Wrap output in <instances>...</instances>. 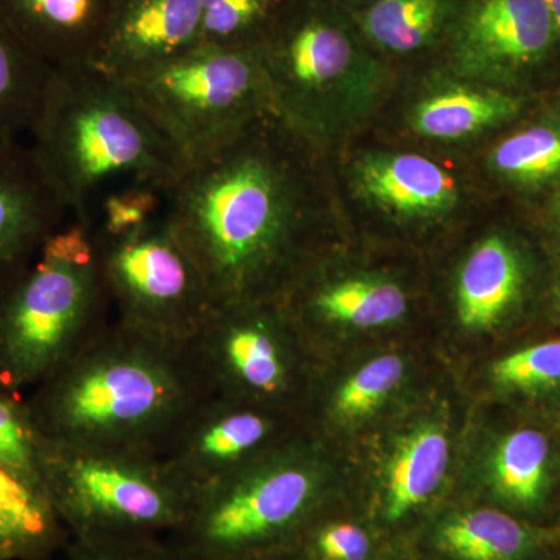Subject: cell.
I'll use <instances>...</instances> for the list:
<instances>
[{"mask_svg":"<svg viewBox=\"0 0 560 560\" xmlns=\"http://www.w3.org/2000/svg\"><path fill=\"white\" fill-rule=\"evenodd\" d=\"M260 119L187 165L167 191L164 219L200 268L215 307L259 302L301 228V183L289 158L259 131Z\"/></svg>","mask_w":560,"mask_h":560,"instance_id":"1","label":"cell"},{"mask_svg":"<svg viewBox=\"0 0 560 560\" xmlns=\"http://www.w3.org/2000/svg\"><path fill=\"white\" fill-rule=\"evenodd\" d=\"M202 397L186 348L117 320L43 382L28 410L44 440L160 453Z\"/></svg>","mask_w":560,"mask_h":560,"instance_id":"2","label":"cell"},{"mask_svg":"<svg viewBox=\"0 0 560 560\" xmlns=\"http://www.w3.org/2000/svg\"><path fill=\"white\" fill-rule=\"evenodd\" d=\"M32 150L75 220L92 224V202L117 183L167 194L186 162L130 86L92 65L51 68L31 130Z\"/></svg>","mask_w":560,"mask_h":560,"instance_id":"3","label":"cell"},{"mask_svg":"<svg viewBox=\"0 0 560 560\" xmlns=\"http://www.w3.org/2000/svg\"><path fill=\"white\" fill-rule=\"evenodd\" d=\"M108 300L92 224L75 220L51 234L0 291V386L49 378L102 329Z\"/></svg>","mask_w":560,"mask_h":560,"instance_id":"4","label":"cell"},{"mask_svg":"<svg viewBox=\"0 0 560 560\" xmlns=\"http://www.w3.org/2000/svg\"><path fill=\"white\" fill-rule=\"evenodd\" d=\"M125 83L186 167L275 113L256 51L201 44Z\"/></svg>","mask_w":560,"mask_h":560,"instance_id":"5","label":"cell"},{"mask_svg":"<svg viewBox=\"0 0 560 560\" xmlns=\"http://www.w3.org/2000/svg\"><path fill=\"white\" fill-rule=\"evenodd\" d=\"M40 478L55 511L83 533L179 525L191 497L160 455L44 440Z\"/></svg>","mask_w":560,"mask_h":560,"instance_id":"6","label":"cell"},{"mask_svg":"<svg viewBox=\"0 0 560 560\" xmlns=\"http://www.w3.org/2000/svg\"><path fill=\"white\" fill-rule=\"evenodd\" d=\"M95 242L119 323L186 348L215 304L200 268L164 217L131 234Z\"/></svg>","mask_w":560,"mask_h":560,"instance_id":"7","label":"cell"},{"mask_svg":"<svg viewBox=\"0 0 560 560\" xmlns=\"http://www.w3.org/2000/svg\"><path fill=\"white\" fill-rule=\"evenodd\" d=\"M298 451L272 452L248 469L191 497V534L208 555H228L270 539L304 517L320 475Z\"/></svg>","mask_w":560,"mask_h":560,"instance_id":"8","label":"cell"},{"mask_svg":"<svg viewBox=\"0 0 560 560\" xmlns=\"http://www.w3.org/2000/svg\"><path fill=\"white\" fill-rule=\"evenodd\" d=\"M259 302L213 308L186 346L205 396L267 407L293 388L289 345Z\"/></svg>","mask_w":560,"mask_h":560,"instance_id":"9","label":"cell"},{"mask_svg":"<svg viewBox=\"0 0 560 560\" xmlns=\"http://www.w3.org/2000/svg\"><path fill=\"white\" fill-rule=\"evenodd\" d=\"M278 423L260 405L205 396L158 455L194 497L271 455Z\"/></svg>","mask_w":560,"mask_h":560,"instance_id":"10","label":"cell"},{"mask_svg":"<svg viewBox=\"0 0 560 560\" xmlns=\"http://www.w3.org/2000/svg\"><path fill=\"white\" fill-rule=\"evenodd\" d=\"M201 44L200 0H117L90 65L128 81Z\"/></svg>","mask_w":560,"mask_h":560,"instance_id":"11","label":"cell"},{"mask_svg":"<svg viewBox=\"0 0 560 560\" xmlns=\"http://www.w3.org/2000/svg\"><path fill=\"white\" fill-rule=\"evenodd\" d=\"M70 212L32 147H0V291L31 267L33 257Z\"/></svg>","mask_w":560,"mask_h":560,"instance_id":"12","label":"cell"},{"mask_svg":"<svg viewBox=\"0 0 560 560\" xmlns=\"http://www.w3.org/2000/svg\"><path fill=\"white\" fill-rule=\"evenodd\" d=\"M555 21L547 0H475L458 33V58L470 70L525 65L548 49Z\"/></svg>","mask_w":560,"mask_h":560,"instance_id":"13","label":"cell"},{"mask_svg":"<svg viewBox=\"0 0 560 560\" xmlns=\"http://www.w3.org/2000/svg\"><path fill=\"white\" fill-rule=\"evenodd\" d=\"M117 0H0V13L51 68L90 65Z\"/></svg>","mask_w":560,"mask_h":560,"instance_id":"14","label":"cell"},{"mask_svg":"<svg viewBox=\"0 0 560 560\" xmlns=\"http://www.w3.org/2000/svg\"><path fill=\"white\" fill-rule=\"evenodd\" d=\"M355 180L368 200L407 219L441 215L458 201L455 179L419 154H371L357 164Z\"/></svg>","mask_w":560,"mask_h":560,"instance_id":"15","label":"cell"},{"mask_svg":"<svg viewBox=\"0 0 560 560\" xmlns=\"http://www.w3.org/2000/svg\"><path fill=\"white\" fill-rule=\"evenodd\" d=\"M523 265L517 250L500 237L482 241L464 264L458 282V315L464 327L488 330L521 300Z\"/></svg>","mask_w":560,"mask_h":560,"instance_id":"16","label":"cell"},{"mask_svg":"<svg viewBox=\"0 0 560 560\" xmlns=\"http://www.w3.org/2000/svg\"><path fill=\"white\" fill-rule=\"evenodd\" d=\"M555 477V444L539 427H521L504 434L493 448L489 480L501 500L536 510L547 500Z\"/></svg>","mask_w":560,"mask_h":560,"instance_id":"17","label":"cell"},{"mask_svg":"<svg viewBox=\"0 0 560 560\" xmlns=\"http://www.w3.org/2000/svg\"><path fill=\"white\" fill-rule=\"evenodd\" d=\"M448 455L447 434L436 423L420 425L400 441L388 467L385 514L389 521H399L436 492Z\"/></svg>","mask_w":560,"mask_h":560,"instance_id":"18","label":"cell"},{"mask_svg":"<svg viewBox=\"0 0 560 560\" xmlns=\"http://www.w3.org/2000/svg\"><path fill=\"white\" fill-rule=\"evenodd\" d=\"M50 72L0 13V147L31 130Z\"/></svg>","mask_w":560,"mask_h":560,"instance_id":"19","label":"cell"},{"mask_svg":"<svg viewBox=\"0 0 560 560\" xmlns=\"http://www.w3.org/2000/svg\"><path fill=\"white\" fill-rule=\"evenodd\" d=\"M511 95L475 88H451L420 102L412 128L431 139H460L510 119L517 113Z\"/></svg>","mask_w":560,"mask_h":560,"instance_id":"20","label":"cell"},{"mask_svg":"<svg viewBox=\"0 0 560 560\" xmlns=\"http://www.w3.org/2000/svg\"><path fill=\"white\" fill-rule=\"evenodd\" d=\"M540 536L510 514L495 510L466 512L442 526V550L459 560H522Z\"/></svg>","mask_w":560,"mask_h":560,"instance_id":"21","label":"cell"},{"mask_svg":"<svg viewBox=\"0 0 560 560\" xmlns=\"http://www.w3.org/2000/svg\"><path fill=\"white\" fill-rule=\"evenodd\" d=\"M305 312L315 318L345 326H386L407 312V298L396 283L377 279H346L308 293Z\"/></svg>","mask_w":560,"mask_h":560,"instance_id":"22","label":"cell"},{"mask_svg":"<svg viewBox=\"0 0 560 560\" xmlns=\"http://www.w3.org/2000/svg\"><path fill=\"white\" fill-rule=\"evenodd\" d=\"M54 511L43 486L0 464V559L46 539Z\"/></svg>","mask_w":560,"mask_h":560,"instance_id":"23","label":"cell"},{"mask_svg":"<svg viewBox=\"0 0 560 560\" xmlns=\"http://www.w3.org/2000/svg\"><path fill=\"white\" fill-rule=\"evenodd\" d=\"M200 5L202 44L256 51L290 0H200Z\"/></svg>","mask_w":560,"mask_h":560,"instance_id":"24","label":"cell"},{"mask_svg":"<svg viewBox=\"0 0 560 560\" xmlns=\"http://www.w3.org/2000/svg\"><path fill=\"white\" fill-rule=\"evenodd\" d=\"M442 13V0H378L364 14L363 28L383 49L408 54L433 38Z\"/></svg>","mask_w":560,"mask_h":560,"instance_id":"25","label":"cell"},{"mask_svg":"<svg viewBox=\"0 0 560 560\" xmlns=\"http://www.w3.org/2000/svg\"><path fill=\"white\" fill-rule=\"evenodd\" d=\"M490 377L500 389L530 399L560 396V338H550L497 360Z\"/></svg>","mask_w":560,"mask_h":560,"instance_id":"26","label":"cell"},{"mask_svg":"<svg viewBox=\"0 0 560 560\" xmlns=\"http://www.w3.org/2000/svg\"><path fill=\"white\" fill-rule=\"evenodd\" d=\"M492 164L510 179L539 183L560 173V131L536 127L503 140L492 154Z\"/></svg>","mask_w":560,"mask_h":560,"instance_id":"27","label":"cell"},{"mask_svg":"<svg viewBox=\"0 0 560 560\" xmlns=\"http://www.w3.org/2000/svg\"><path fill=\"white\" fill-rule=\"evenodd\" d=\"M404 372L400 357L382 355L371 360L338 388L331 411L346 420L371 415L400 385Z\"/></svg>","mask_w":560,"mask_h":560,"instance_id":"28","label":"cell"},{"mask_svg":"<svg viewBox=\"0 0 560 560\" xmlns=\"http://www.w3.org/2000/svg\"><path fill=\"white\" fill-rule=\"evenodd\" d=\"M43 434L36 429L31 410L0 390V464L43 486Z\"/></svg>","mask_w":560,"mask_h":560,"instance_id":"29","label":"cell"},{"mask_svg":"<svg viewBox=\"0 0 560 560\" xmlns=\"http://www.w3.org/2000/svg\"><path fill=\"white\" fill-rule=\"evenodd\" d=\"M167 194L151 184H127L121 189L109 191L102 202V221L98 238H117L142 230L164 217L160 215L162 202Z\"/></svg>","mask_w":560,"mask_h":560,"instance_id":"30","label":"cell"},{"mask_svg":"<svg viewBox=\"0 0 560 560\" xmlns=\"http://www.w3.org/2000/svg\"><path fill=\"white\" fill-rule=\"evenodd\" d=\"M315 551L319 560H366L370 539L352 523H335L319 530Z\"/></svg>","mask_w":560,"mask_h":560,"instance_id":"31","label":"cell"},{"mask_svg":"<svg viewBox=\"0 0 560 560\" xmlns=\"http://www.w3.org/2000/svg\"><path fill=\"white\" fill-rule=\"evenodd\" d=\"M547 5L551 11L555 27L560 32V0H547Z\"/></svg>","mask_w":560,"mask_h":560,"instance_id":"32","label":"cell"},{"mask_svg":"<svg viewBox=\"0 0 560 560\" xmlns=\"http://www.w3.org/2000/svg\"><path fill=\"white\" fill-rule=\"evenodd\" d=\"M556 305H558V311L560 312V282L558 289H556Z\"/></svg>","mask_w":560,"mask_h":560,"instance_id":"33","label":"cell"},{"mask_svg":"<svg viewBox=\"0 0 560 560\" xmlns=\"http://www.w3.org/2000/svg\"><path fill=\"white\" fill-rule=\"evenodd\" d=\"M94 560H124V559H114V558H97Z\"/></svg>","mask_w":560,"mask_h":560,"instance_id":"34","label":"cell"},{"mask_svg":"<svg viewBox=\"0 0 560 560\" xmlns=\"http://www.w3.org/2000/svg\"><path fill=\"white\" fill-rule=\"evenodd\" d=\"M374 2H378V0H374Z\"/></svg>","mask_w":560,"mask_h":560,"instance_id":"35","label":"cell"}]
</instances>
